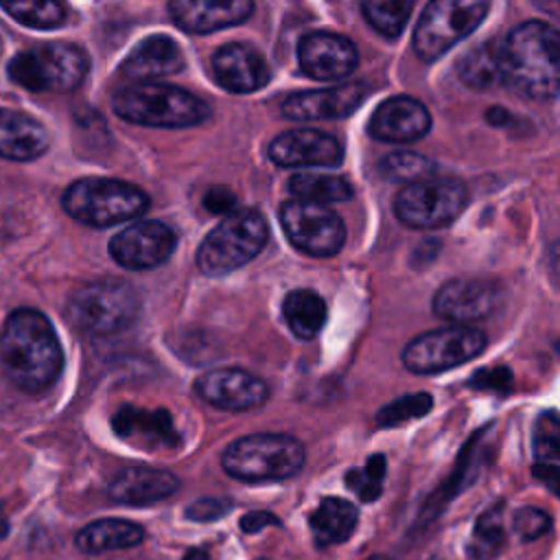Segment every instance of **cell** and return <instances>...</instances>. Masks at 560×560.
Instances as JSON below:
<instances>
[{"mask_svg":"<svg viewBox=\"0 0 560 560\" xmlns=\"http://www.w3.org/2000/svg\"><path fill=\"white\" fill-rule=\"evenodd\" d=\"M486 118H488V122H490V125H494V127H503V125H508V120H510L512 116H510V112H508V109H503V107H492V109H488Z\"/></svg>","mask_w":560,"mask_h":560,"instance_id":"obj_44","label":"cell"},{"mask_svg":"<svg viewBox=\"0 0 560 560\" xmlns=\"http://www.w3.org/2000/svg\"><path fill=\"white\" fill-rule=\"evenodd\" d=\"M0 52H2V39H0Z\"/></svg>","mask_w":560,"mask_h":560,"instance_id":"obj_47","label":"cell"},{"mask_svg":"<svg viewBox=\"0 0 560 560\" xmlns=\"http://www.w3.org/2000/svg\"><path fill=\"white\" fill-rule=\"evenodd\" d=\"M0 363L20 392L48 389L63 365V350L50 319L35 308H15L0 332Z\"/></svg>","mask_w":560,"mask_h":560,"instance_id":"obj_1","label":"cell"},{"mask_svg":"<svg viewBox=\"0 0 560 560\" xmlns=\"http://www.w3.org/2000/svg\"><path fill=\"white\" fill-rule=\"evenodd\" d=\"M177 488H179V481L168 470L149 468V466H129L112 479L107 494L114 503H120V505H151V503L164 501Z\"/></svg>","mask_w":560,"mask_h":560,"instance_id":"obj_23","label":"cell"},{"mask_svg":"<svg viewBox=\"0 0 560 560\" xmlns=\"http://www.w3.org/2000/svg\"><path fill=\"white\" fill-rule=\"evenodd\" d=\"M468 203V190L453 177H427L407 184L394 210L400 223L413 230H435L453 223Z\"/></svg>","mask_w":560,"mask_h":560,"instance_id":"obj_10","label":"cell"},{"mask_svg":"<svg viewBox=\"0 0 560 560\" xmlns=\"http://www.w3.org/2000/svg\"><path fill=\"white\" fill-rule=\"evenodd\" d=\"M0 7L31 28H57L66 22L63 0H0Z\"/></svg>","mask_w":560,"mask_h":560,"instance_id":"obj_32","label":"cell"},{"mask_svg":"<svg viewBox=\"0 0 560 560\" xmlns=\"http://www.w3.org/2000/svg\"><path fill=\"white\" fill-rule=\"evenodd\" d=\"M505 547V529H503V503L486 510L470 534L468 556L475 560H490L501 553Z\"/></svg>","mask_w":560,"mask_h":560,"instance_id":"obj_31","label":"cell"},{"mask_svg":"<svg viewBox=\"0 0 560 560\" xmlns=\"http://www.w3.org/2000/svg\"><path fill=\"white\" fill-rule=\"evenodd\" d=\"M431 407H433V398L427 392L407 394V396H400V398L392 400L389 405H385L378 411L376 422H378V427H396V424H402L411 418L424 416Z\"/></svg>","mask_w":560,"mask_h":560,"instance_id":"obj_37","label":"cell"},{"mask_svg":"<svg viewBox=\"0 0 560 560\" xmlns=\"http://www.w3.org/2000/svg\"><path fill=\"white\" fill-rule=\"evenodd\" d=\"M177 245L175 232L162 221H136L109 241V256L125 269H153L166 262Z\"/></svg>","mask_w":560,"mask_h":560,"instance_id":"obj_13","label":"cell"},{"mask_svg":"<svg viewBox=\"0 0 560 560\" xmlns=\"http://www.w3.org/2000/svg\"><path fill=\"white\" fill-rule=\"evenodd\" d=\"M61 206L74 221L83 225L109 228L140 217L149 208V197L142 188L129 182L112 177H83L66 188Z\"/></svg>","mask_w":560,"mask_h":560,"instance_id":"obj_6","label":"cell"},{"mask_svg":"<svg viewBox=\"0 0 560 560\" xmlns=\"http://www.w3.org/2000/svg\"><path fill=\"white\" fill-rule=\"evenodd\" d=\"M368 96L365 83L352 81L326 90L295 92L282 103V116L291 120H328L350 116Z\"/></svg>","mask_w":560,"mask_h":560,"instance_id":"obj_18","label":"cell"},{"mask_svg":"<svg viewBox=\"0 0 560 560\" xmlns=\"http://www.w3.org/2000/svg\"><path fill=\"white\" fill-rule=\"evenodd\" d=\"M365 20L385 37H396L405 28L413 0H361Z\"/></svg>","mask_w":560,"mask_h":560,"instance_id":"obj_33","label":"cell"},{"mask_svg":"<svg viewBox=\"0 0 560 560\" xmlns=\"http://www.w3.org/2000/svg\"><path fill=\"white\" fill-rule=\"evenodd\" d=\"M114 433L131 444L144 448L177 446L182 435L173 422L168 409H144L136 405H122L112 418Z\"/></svg>","mask_w":560,"mask_h":560,"instance_id":"obj_20","label":"cell"},{"mask_svg":"<svg viewBox=\"0 0 560 560\" xmlns=\"http://www.w3.org/2000/svg\"><path fill=\"white\" fill-rule=\"evenodd\" d=\"M282 317L298 339H313L326 324V302L311 289H293L282 300Z\"/></svg>","mask_w":560,"mask_h":560,"instance_id":"obj_28","label":"cell"},{"mask_svg":"<svg viewBox=\"0 0 560 560\" xmlns=\"http://www.w3.org/2000/svg\"><path fill=\"white\" fill-rule=\"evenodd\" d=\"M83 48L68 42H48L20 50L7 66L9 79L31 92H70L88 74Z\"/></svg>","mask_w":560,"mask_h":560,"instance_id":"obj_8","label":"cell"},{"mask_svg":"<svg viewBox=\"0 0 560 560\" xmlns=\"http://www.w3.org/2000/svg\"><path fill=\"white\" fill-rule=\"evenodd\" d=\"M144 529L127 518H101L77 532L74 545L83 553H105L140 545Z\"/></svg>","mask_w":560,"mask_h":560,"instance_id":"obj_26","label":"cell"},{"mask_svg":"<svg viewBox=\"0 0 560 560\" xmlns=\"http://www.w3.org/2000/svg\"><path fill=\"white\" fill-rule=\"evenodd\" d=\"M490 0H429L413 28L416 55L433 61L470 35L486 18Z\"/></svg>","mask_w":560,"mask_h":560,"instance_id":"obj_9","label":"cell"},{"mask_svg":"<svg viewBox=\"0 0 560 560\" xmlns=\"http://www.w3.org/2000/svg\"><path fill=\"white\" fill-rule=\"evenodd\" d=\"M168 9L179 28L212 33L243 24L254 11V0H171Z\"/></svg>","mask_w":560,"mask_h":560,"instance_id":"obj_22","label":"cell"},{"mask_svg":"<svg viewBox=\"0 0 560 560\" xmlns=\"http://www.w3.org/2000/svg\"><path fill=\"white\" fill-rule=\"evenodd\" d=\"M532 446L538 462H560V416L556 411H542L536 418Z\"/></svg>","mask_w":560,"mask_h":560,"instance_id":"obj_36","label":"cell"},{"mask_svg":"<svg viewBox=\"0 0 560 560\" xmlns=\"http://www.w3.org/2000/svg\"><path fill=\"white\" fill-rule=\"evenodd\" d=\"M267 219L254 210H232L208 232L197 249V267L206 276H225L254 260L267 245Z\"/></svg>","mask_w":560,"mask_h":560,"instance_id":"obj_5","label":"cell"},{"mask_svg":"<svg viewBox=\"0 0 560 560\" xmlns=\"http://www.w3.org/2000/svg\"><path fill=\"white\" fill-rule=\"evenodd\" d=\"M287 188L295 199L317 203L348 201L352 197V184L346 177L324 173H298L289 179Z\"/></svg>","mask_w":560,"mask_h":560,"instance_id":"obj_30","label":"cell"},{"mask_svg":"<svg viewBox=\"0 0 560 560\" xmlns=\"http://www.w3.org/2000/svg\"><path fill=\"white\" fill-rule=\"evenodd\" d=\"M269 158L278 166H337L343 160L341 142L319 129H291L276 136L269 144Z\"/></svg>","mask_w":560,"mask_h":560,"instance_id":"obj_17","label":"cell"},{"mask_svg":"<svg viewBox=\"0 0 560 560\" xmlns=\"http://www.w3.org/2000/svg\"><path fill=\"white\" fill-rule=\"evenodd\" d=\"M140 304V293L131 282L105 278L74 289L66 313L77 328L90 335H112L133 324Z\"/></svg>","mask_w":560,"mask_h":560,"instance_id":"obj_7","label":"cell"},{"mask_svg":"<svg viewBox=\"0 0 560 560\" xmlns=\"http://www.w3.org/2000/svg\"><path fill=\"white\" fill-rule=\"evenodd\" d=\"M534 477L556 497H560V464H551V462H538L534 464Z\"/></svg>","mask_w":560,"mask_h":560,"instance_id":"obj_42","label":"cell"},{"mask_svg":"<svg viewBox=\"0 0 560 560\" xmlns=\"http://www.w3.org/2000/svg\"><path fill=\"white\" fill-rule=\"evenodd\" d=\"M112 107L120 118L149 127H192L210 116V107L195 94L151 81L122 88Z\"/></svg>","mask_w":560,"mask_h":560,"instance_id":"obj_4","label":"cell"},{"mask_svg":"<svg viewBox=\"0 0 560 560\" xmlns=\"http://www.w3.org/2000/svg\"><path fill=\"white\" fill-rule=\"evenodd\" d=\"M186 59L179 44L166 35H151L136 44L120 63V72L131 81H151L175 74Z\"/></svg>","mask_w":560,"mask_h":560,"instance_id":"obj_24","label":"cell"},{"mask_svg":"<svg viewBox=\"0 0 560 560\" xmlns=\"http://www.w3.org/2000/svg\"><path fill=\"white\" fill-rule=\"evenodd\" d=\"M368 560H389L387 556H372V558H368Z\"/></svg>","mask_w":560,"mask_h":560,"instance_id":"obj_46","label":"cell"},{"mask_svg":"<svg viewBox=\"0 0 560 560\" xmlns=\"http://www.w3.org/2000/svg\"><path fill=\"white\" fill-rule=\"evenodd\" d=\"M433 560H440V558H433Z\"/></svg>","mask_w":560,"mask_h":560,"instance_id":"obj_49","label":"cell"},{"mask_svg":"<svg viewBox=\"0 0 560 560\" xmlns=\"http://www.w3.org/2000/svg\"><path fill=\"white\" fill-rule=\"evenodd\" d=\"M357 521H359V512L354 503L339 497L322 499L319 505L308 516L311 532L319 547L348 540L357 527Z\"/></svg>","mask_w":560,"mask_h":560,"instance_id":"obj_27","label":"cell"},{"mask_svg":"<svg viewBox=\"0 0 560 560\" xmlns=\"http://www.w3.org/2000/svg\"><path fill=\"white\" fill-rule=\"evenodd\" d=\"M512 527L523 540H536L549 532L551 516L540 508H521L514 512Z\"/></svg>","mask_w":560,"mask_h":560,"instance_id":"obj_38","label":"cell"},{"mask_svg":"<svg viewBox=\"0 0 560 560\" xmlns=\"http://www.w3.org/2000/svg\"><path fill=\"white\" fill-rule=\"evenodd\" d=\"M304 459V446L293 435L249 433L223 451L221 466L241 481H282L298 475Z\"/></svg>","mask_w":560,"mask_h":560,"instance_id":"obj_3","label":"cell"},{"mask_svg":"<svg viewBox=\"0 0 560 560\" xmlns=\"http://www.w3.org/2000/svg\"><path fill=\"white\" fill-rule=\"evenodd\" d=\"M267 525H280V518H276V514L262 512V510H258V512H247V514L241 518V529H243L245 534H256V532H260V529L267 527Z\"/></svg>","mask_w":560,"mask_h":560,"instance_id":"obj_43","label":"cell"},{"mask_svg":"<svg viewBox=\"0 0 560 560\" xmlns=\"http://www.w3.org/2000/svg\"><path fill=\"white\" fill-rule=\"evenodd\" d=\"M431 129V114L413 96H392L383 101L368 125L374 140L381 142H413Z\"/></svg>","mask_w":560,"mask_h":560,"instance_id":"obj_19","label":"cell"},{"mask_svg":"<svg viewBox=\"0 0 560 560\" xmlns=\"http://www.w3.org/2000/svg\"><path fill=\"white\" fill-rule=\"evenodd\" d=\"M457 74L462 83L475 90H488L501 83L499 70V44H477L464 52L457 61Z\"/></svg>","mask_w":560,"mask_h":560,"instance_id":"obj_29","label":"cell"},{"mask_svg":"<svg viewBox=\"0 0 560 560\" xmlns=\"http://www.w3.org/2000/svg\"><path fill=\"white\" fill-rule=\"evenodd\" d=\"M197 396L223 411H252L269 400L267 383L241 368L208 370L195 381Z\"/></svg>","mask_w":560,"mask_h":560,"instance_id":"obj_14","label":"cell"},{"mask_svg":"<svg viewBox=\"0 0 560 560\" xmlns=\"http://www.w3.org/2000/svg\"><path fill=\"white\" fill-rule=\"evenodd\" d=\"M387 462L385 455L376 453L372 455L363 468H352L346 475L348 488L361 499V501H374L383 492V479H385Z\"/></svg>","mask_w":560,"mask_h":560,"instance_id":"obj_35","label":"cell"},{"mask_svg":"<svg viewBox=\"0 0 560 560\" xmlns=\"http://www.w3.org/2000/svg\"><path fill=\"white\" fill-rule=\"evenodd\" d=\"M232 510V503L225 499H217V497H201L195 499L192 503L186 505V516L190 521H201V523H210L217 518H223L228 512Z\"/></svg>","mask_w":560,"mask_h":560,"instance_id":"obj_40","label":"cell"},{"mask_svg":"<svg viewBox=\"0 0 560 560\" xmlns=\"http://www.w3.org/2000/svg\"><path fill=\"white\" fill-rule=\"evenodd\" d=\"M46 127L28 114L0 107V158L28 162L48 149Z\"/></svg>","mask_w":560,"mask_h":560,"instance_id":"obj_25","label":"cell"},{"mask_svg":"<svg viewBox=\"0 0 560 560\" xmlns=\"http://www.w3.org/2000/svg\"><path fill=\"white\" fill-rule=\"evenodd\" d=\"M300 68L317 81H335L348 77L357 63V46L337 33H308L298 44Z\"/></svg>","mask_w":560,"mask_h":560,"instance_id":"obj_16","label":"cell"},{"mask_svg":"<svg viewBox=\"0 0 560 560\" xmlns=\"http://www.w3.org/2000/svg\"><path fill=\"white\" fill-rule=\"evenodd\" d=\"M501 83L527 98L560 94V31L547 22L529 20L514 26L499 42Z\"/></svg>","mask_w":560,"mask_h":560,"instance_id":"obj_2","label":"cell"},{"mask_svg":"<svg viewBox=\"0 0 560 560\" xmlns=\"http://www.w3.org/2000/svg\"><path fill=\"white\" fill-rule=\"evenodd\" d=\"M501 300V291L490 280L455 278L444 282L433 298V313L451 324H472L488 317Z\"/></svg>","mask_w":560,"mask_h":560,"instance_id":"obj_15","label":"cell"},{"mask_svg":"<svg viewBox=\"0 0 560 560\" xmlns=\"http://www.w3.org/2000/svg\"><path fill=\"white\" fill-rule=\"evenodd\" d=\"M212 70L221 88L236 94H247L265 88L271 70L262 55L247 44H225L212 57Z\"/></svg>","mask_w":560,"mask_h":560,"instance_id":"obj_21","label":"cell"},{"mask_svg":"<svg viewBox=\"0 0 560 560\" xmlns=\"http://www.w3.org/2000/svg\"><path fill=\"white\" fill-rule=\"evenodd\" d=\"M258 560H265V558H258Z\"/></svg>","mask_w":560,"mask_h":560,"instance_id":"obj_48","label":"cell"},{"mask_svg":"<svg viewBox=\"0 0 560 560\" xmlns=\"http://www.w3.org/2000/svg\"><path fill=\"white\" fill-rule=\"evenodd\" d=\"M280 225L295 249L317 258L335 256L346 241L341 217L317 201L293 199L282 203Z\"/></svg>","mask_w":560,"mask_h":560,"instance_id":"obj_12","label":"cell"},{"mask_svg":"<svg viewBox=\"0 0 560 560\" xmlns=\"http://www.w3.org/2000/svg\"><path fill=\"white\" fill-rule=\"evenodd\" d=\"M475 389L481 392H499V394H508L512 389V372L505 365H497V368H483L477 370L468 383Z\"/></svg>","mask_w":560,"mask_h":560,"instance_id":"obj_39","label":"cell"},{"mask_svg":"<svg viewBox=\"0 0 560 560\" xmlns=\"http://www.w3.org/2000/svg\"><path fill=\"white\" fill-rule=\"evenodd\" d=\"M381 166L389 179L405 182V184L433 177V171H435V164L427 155H420L413 151H394L385 155Z\"/></svg>","mask_w":560,"mask_h":560,"instance_id":"obj_34","label":"cell"},{"mask_svg":"<svg viewBox=\"0 0 560 560\" xmlns=\"http://www.w3.org/2000/svg\"><path fill=\"white\" fill-rule=\"evenodd\" d=\"M203 206L212 214H230L236 210V195L225 186H212L203 195Z\"/></svg>","mask_w":560,"mask_h":560,"instance_id":"obj_41","label":"cell"},{"mask_svg":"<svg viewBox=\"0 0 560 560\" xmlns=\"http://www.w3.org/2000/svg\"><path fill=\"white\" fill-rule=\"evenodd\" d=\"M182 560H210V556H208V551H206V549L195 547V549L186 551V556H184Z\"/></svg>","mask_w":560,"mask_h":560,"instance_id":"obj_45","label":"cell"},{"mask_svg":"<svg viewBox=\"0 0 560 560\" xmlns=\"http://www.w3.org/2000/svg\"><path fill=\"white\" fill-rule=\"evenodd\" d=\"M483 330L470 324H448L413 337L402 350V363L416 374L444 372L486 350Z\"/></svg>","mask_w":560,"mask_h":560,"instance_id":"obj_11","label":"cell"}]
</instances>
